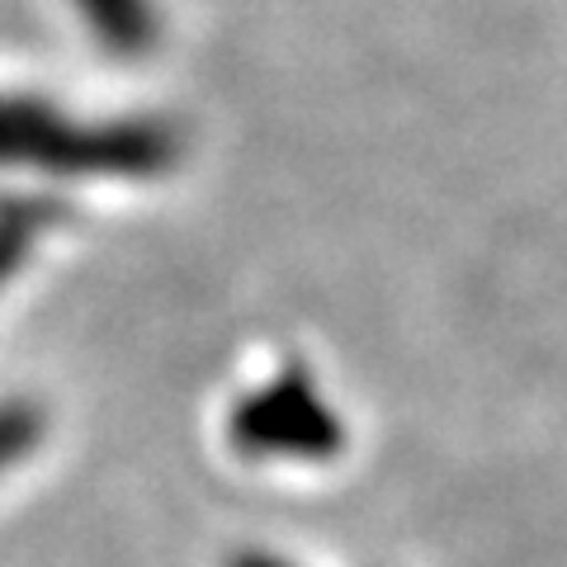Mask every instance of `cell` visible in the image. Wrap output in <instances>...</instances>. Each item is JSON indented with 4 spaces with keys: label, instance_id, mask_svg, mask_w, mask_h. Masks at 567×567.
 <instances>
[{
    "label": "cell",
    "instance_id": "1",
    "mask_svg": "<svg viewBox=\"0 0 567 567\" xmlns=\"http://www.w3.org/2000/svg\"><path fill=\"white\" fill-rule=\"evenodd\" d=\"M175 137L156 123L76 128L29 104H0V162L62 175H156L175 162Z\"/></svg>",
    "mask_w": 567,
    "mask_h": 567
},
{
    "label": "cell",
    "instance_id": "2",
    "mask_svg": "<svg viewBox=\"0 0 567 567\" xmlns=\"http://www.w3.org/2000/svg\"><path fill=\"white\" fill-rule=\"evenodd\" d=\"M233 440L246 454H293L317 458L336 445V425L308 393V383L284 379L270 393H256L251 402L237 406Z\"/></svg>",
    "mask_w": 567,
    "mask_h": 567
},
{
    "label": "cell",
    "instance_id": "3",
    "mask_svg": "<svg viewBox=\"0 0 567 567\" xmlns=\"http://www.w3.org/2000/svg\"><path fill=\"white\" fill-rule=\"evenodd\" d=\"M62 218L58 204H6L0 208V284H6L14 270H20V260L39 246V237L48 233L52 223Z\"/></svg>",
    "mask_w": 567,
    "mask_h": 567
},
{
    "label": "cell",
    "instance_id": "4",
    "mask_svg": "<svg viewBox=\"0 0 567 567\" xmlns=\"http://www.w3.org/2000/svg\"><path fill=\"white\" fill-rule=\"evenodd\" d=\"M39 440H43V412H33L24 402L0 406V468L20 464Z\"/></svg>",
    "mask_w": 567,
    "mask_h": 567
},
{
    "label": "cell",
    "instance_id": "5",
    "mask_svg": "<svg viewBox=\"0 0 567 567\" xmlns=\"http://www.w3.org/2000/svg\"><path fill=\"white\" fill-rule=\"evenodd\" d=\"M233 567H279V563H270V558H237Z\"/></svg>",
    "mask_w": 567,
    "mask_h": 567
}]
</instances>
